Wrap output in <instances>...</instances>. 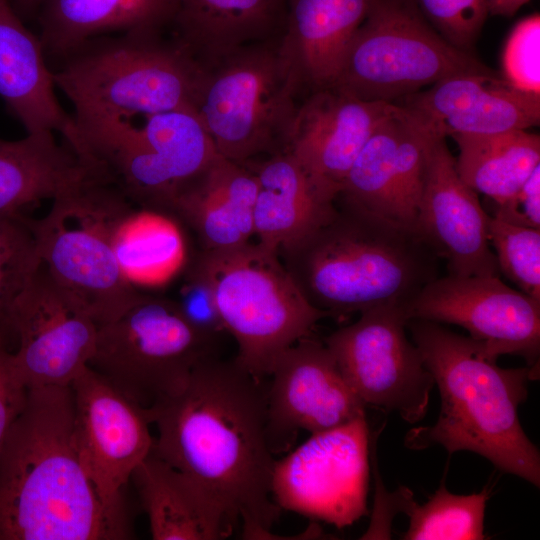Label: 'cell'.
I'll return each instance as SVG.
<instances>
[{"label": "cell", "instance_id": "cell-1", "mask_svg": "<svg viewBox=\"0 0 540 540\" xmlns=\"http://www.w3.org/2000/svg\"><path fill=\"white\" fill-rule=\"evenodd\" d=\"M266 386L236 359L213 355L180 392L146 408L158 431L152 451L208 490L244 539L271 538L281 512L271 496Z\"/></svg>", "mask_w": 540, "mask_h": 540}, {"label": "cell", "instance_id": "cell-2", "mask_svg": "<svg viewBox=\"0 0 540 540\" xmlns=\"http://www.w3.org/2000/svg\"><path fill=\"white\" fill-rule=\"evenodd\" d=\"M128 516L109 510L74 439L71 385L29 388L0 452V540H122Z\"/></svg>", "mask_w": 540, "mask_h": 540}, {"label": "cell", "instance_id": "cell-3", "mask_svg": "<svg viewBox=\"0 0 540 540\" xmlns=\"http://www.w3.org/2000/svg\"><path fill=\"white\" fill-rule=\"evenodd\" d=\"M407 327L438 386L441 405L433 425L407 432L405 446L441 445L449 455L471 451L539 487L540 453L518 418L528 382L538 374L529 366L499 367L481 343L439 323L410 319Z\"/></svg>", "mask_w": 540, "mask_h": 540}, {"label": "cell", "instance_id": "cell-4", "mask_svg": "<svg viewBox=\"0 0 540 540\" xmlns=\"http://www.w3.org/2000/svg\"><path fill=\"white\" fill-rule=\"evenodd\" d=\"M278 255L309 304L330 317L406 306L438 277L440 260L414 228L340 198Z\"/></svg>", "mask_w": 540, "mask_h": 540}, {"label": "cell", "instance_id": "cell-5", "mask_svg": "<svg viewBox=\"0 0 540 540\" xmlns=\"http://www.w3.org/2000/svg\"><path fill=\"white\" fill-rule=\"evenodd\" d=\"M60 62L54 82L73 104L75 122L194 112L202 68L162 33L95 37Z\"/></svg>", "mask_w": 540, "mask_h": 540}, {"label": "cell", "instance_id": "cell-6", "mask_svg": "<svg viewBox=\"0 0 540 540\" xmlns=\"http://www.w3.org/2000/svg\"><path fill=\"white\" fill-rule=\"evenodd\" d=\"M211 295L236 361L263 380L279 356L330 317L302 295L279 255L259 243L201 249L184 268Z\"/></svg>", "mask_w": 540, "mask_h": 540}, {"label": "cell", "instance_id": "cell-7", "mask_svg": "<svg viewBox=\"0 0 540 540\" xmlns=\"http://www.w3.org/2000/svg\"><path fill=\"white\" fill-rule=\"evenodd\" d=\"M143 118L141 125L120 119L77 124L78 155L135 206L171 216L179 192L218 153L193 111Z\"/></svg>", "mask_w": 540, "mask_h": 540}, {"label": "cell", "instance_id": "cell-8", "mask_svg": "<svg viewBox=\"0 0 540 540\" xmlns=\"http://www.w3.org/2000/svg\"><path fill=\"white\" fill-rule=\"evenodd\" d=\"M133 206L93 174L32 218L41 264L97 325L119 316L142 293L123 273L113 248L118 220Z\"/></svg>", "mask_w": 540, "mask_h": 540}, {"label": "cell", "instance_id": "cell-9", "mask_svg": "<svg viewBox=\"0 0 540 540\" xmlns=\"http://www.w3.org/2000/svg\"><path fill=\"white\" fill-rule=\"evenodd\" d=\"M201 68L193 110L217 153L244 164L283 152L301 88L279 38L245 45Z\"/></svg>", "mask_w": 540, "mask_h": 540}, {"label": "cell", "instance_id": "cell-10", "mask_svg": "<svg viewBox=\"0 0 540 540\" xmlns=\"http://www.w3.org/2000/svg\"><path fill=\"white\" fill-rule=\"evenodd\" d=\"M448 43L414 0H371L330 88L363 101L395 103L460 73H491Z\"/></svg>", "mask_w": 540, "mask_h": 540}, {"label": "cell", "instance_id": "cell-11", "mask_svg": "<svg viewBox=\"0 0 540 540\" xmlns=\"http://www.w3.org/2000/svg\"><path fill=\"white\" fill-rule=\"evenodd\" d=\"M216 338L185 318L173 299L141 293L98 325L88 367L143 408L180 392L193 369L215 355Z\"/></svg>", "mask_w": 540, "mask_h": 540}, {"label": "cell", "instance_id": "cell-12", "mask_svg": "<svg viewBox=\"0 0 540 540\" xmlns=\"http://www.w3.org/2000/svg\"><path fill=\"white\" fill-rule=\"evenodd\" d=\"M408 321L405 305L374 307L324 343L365 406L396 412L414 424L425 417L435 382L407 339Z\"/></svg>", "mask_w": 540, "mask_h": 540}, {"label": "cell", "instance_id": "cell-13", "mask_svg": "<svg viewBox=\"0 0 540 540\" xmlns=\"http://www.w3.org/2000/svg\"><path fill=\"white\" fill-rule=\"evenodd\" d=\"M369 456L366 416L313 433L275 460L272 499L281 510L350 526L368 513Z\"/></svg>", "mask_w": 540, "mask_h": 540}, {"label": "cell", "instance_id": "cell-14", "mask_svg": "<svg viewBox=\"0 0 540 540\" xmlns=\"http://www.w3.org/2000/svg\"><path fill=\"white\" fill-rule=\"evenodd\" d=\"M405 310L408 320L461 326L491 358L518 355L538 372L540 302L507 286L497 276L437 277Z\"/></svg>", "mask_w": 540, "mask_h": 540}, {"label": "cell", "instance_id": "cell-15", "mask_svg": "<svg viewBox=\"0 0 540 540\" xmlns=\"http://www.w3.org/2000/svg\"><path fill=\"white\" fill-rule=\"evenodd\" d=\"M71 388L74 439L84 469L104 505L127 516L123 489L154 445L147 409L89 367Z\"/></svg>", "mask_w": 540, "mask_h": 540}, {"label": "cell", "instance_id": "cell-16", "mask_svg": "<svg viewBox=\"0 0 540 540\" xmlns=\"http://www.w3.org/2000/svg\"><path fill=\"white\" fill-rule=\"evenodd\" d=\"M266 386L267 436L273 455L288 451L299 432L328 430L366 416L325 343L310 336L286 349Z\"/></svg>", "mask_w": 540, "mask_h": 540}, {"label": "cell", "instance_id": "cell-17", "mask_svg": "<svg viewBox=\"0 0 540 540\" xmlns=\"http://www.w3.org/2000/svg\"><path fill=\"white\" fill-rule=\"evenodd\" d=\"M97 329L40 264L13 315V358L27 388L71 385L88 367Z\"/></svg>", "mask_w": 540, "mask_h": 540}, {"label": "cell", "instance_id": "cell-18", "mask_svg": "<svg viewBox=\"0 0 540 540\" xmlns=\"http://www.w3.org/2000/svg\"><path fill=\"white\" fill-rule=\"evenodd\" d=\"M487 212L456 170L446 139L430 143L414 230L446 261L449 275L500 276Z\"/></svg>", "mask_w": 540, "mask_h": 540}, {"label": "cell", "instance_id": "cell-19", "mask_svg": "<svg viewBox=\"0 0 540 540\" xmlns=\"http://www.w3.org/2000/svg\"><path fill=\"white\" fill-rule=\"evenodd\" d=\"M432 140L395 104L356 157L337 198L414 228Z\"/></svg>", "mask_w": 540, "mask_h": 540}, {"label": "cell", "instance_id": "cell-20", "mask_svg": "<svg viewBox=\"0 0 540 540\" xmlns=\"http://www.w3.org/2000/svg\"><path fill=\"white\" fill-rule=\"evenodd\" d=\"M394 107L334 88L312 91L297 108L284 151L324 198L335 201L361 149Z\"/></svg>", "mask_w": 540, "mask_h": 540}, {"label": "cell", "instance_id": "cell-21", "mask_svg": "<svg viewBox=\"0 0 540 540\" xmlns=\"http://www.w3.org/2000/svg\"><path fill=\"white\" fill-rule=\"evenodd\" d=\"M394 104L429 137L527 130L540 121V94L491 73H460Z\"/></svg>", "mask_w": 540, "mask_h": 540}, {"label": "cell", "instance_id": "cell-22", "mask_svg": "<svg viewBox=\"0 0 540 540\" xmlns=\"http://www.w3.org/2000/svg\"><path fill=\"white\" fill-rule=\"evenodd\" d=\"M55 88L39 36L26 28L10 0H0V98L27 133L58 132L74 148L75 122Z\"/></svg>", "mask_w": 540, "mask_h": 540}, {"label": "cell", "instance_id": "cell-23", "mask_svg": "<svg viewBox=\"0 0 540 540\" xmlns=\"http://www.w3.org/2000/svg\"><path fill=\"white\" fill-rule=\"evenodd\" d=\"M255 174L217 155L177 195L171 216L189 227L201 249L239 246L254 236Z\"/></svg>", "mask_w": 540, "mask_h": 540}, {"label": "cell", "instance_id": "cell-24", "mask_svg": "<svg viewBox=\"0 0 540 540\" xmlns=\"http://www.w3.org/2000/svg\"><path fill=\"white\" fill-rule=\"evenodd\" d=\"M371 0H285L279 48L300 88H330Z\"/></svg>", "mask_w": 540, "mask_h": 540}, {"label": "cell", "instance_id": "cell-25", "mask_svg": "<svg viewBox=\"0 0 540 540\" xmlns=\"http://www.w3.org/2000/svg\"><path fill=\"white\" fill-rule=\"evenodd\" d=\"M131 480L154 540H220L238 527L208 490L152 450Z\"/></svg>", "mask_w": 540, "mask_h": 540}, {"label": "cell", "instance_id": "cell-26", "mask_svg": "<svg viewBox=\"0 0 540 540\" xmlns=\"http://www.w3.org/2000/svg\"><path fill=\"white\" fill-rule=\"evenodd\" d=\"M285 0H178L171 39L208 67L235 50L281 36Z\"/></svg>", "mask_w": 540, "mask_h": 540}, {"label": "cell", "instance_id": "cell-27", "mask_svg": "<svg viewBox=\"0 0 540 540\" xmlns=\"http://www.w3.org/2000/svg\"><path fill=\"white\" fill-rule=\"evenodd\" d=\"M257 180L254 236L260 245L276 252L320 225L334 210L335 201L324 198L305 172L283 151L244 163Z\"/></svg>", "mask_w": 540, "mask_h": 540}, {"label": "cell", "instance_id": "cell-28", "mask_svg": "<svg viewBox=\"0 0 540 540\" xmlns=\"http://www.w3.org/2000/svg\"><path fill=\"white\" fill-rule=\"evenodd\" d=\"M178 0H43L38 10L46 58L62 60L88 40L110 33H162Z\"/></svg>", "mask_w": 540, "mask_h": 540}, {"label": "cell", "instance_id": "cell-29", "mask_svg": "<svg viewBox=\"0 0 540 540\" xmlns=\"http://www.w3.org/2000/svg\"><path fill=\"white\" fill-rule=\"evenodd\" d=\"M89 168L52 132L0 138V218L22 213L41 200L52 201L82 182Z\"/></svg>", "mask_w": 540, "mask_h": 540}, {"label": "cell", "instance_id": "cell-30", "mask_svg": "<svg viewBox=\"0 0 540 540\" xmlns=\"http://www.w3.org/2000/svg\"><path fill=\"white\" fill-rule=\"evenodd\" d=\"M458 145V175L495 205L512 200L540 165V137L527 130L452 136Z\"/></svg>", "mask_w": 540, "mask_h": 540}, {"label": "cell", "instance_id": "cell-31", "mask_svg": "<svg viewBox=\"0 0 540 540\" xmlns=\"http://www.w3.org/2000/svg\"><path fill=\"white\" fill-rule=\"evenodd\" d=\"M113 248L123 273L136 287L167 283L189 259L181 224L170 215L137 206L115 225Z\"/></svg>", "mask_w": 540, "mask_h": 540}, {"label": "cell", "instance_id": "cell-32", "mask_svg": "<svg viewBox=\"0 0 540 540\" xmlns=\"http://www.w3.org/2000/svg\"><path fill=\"white\" fill-rule=\"evenodd\" d=\"M489 490L457 495L449 492L445 479L423 505L411 502L405 540H482L485 538L484 514Z\"/></svg>", "mask_w": 540, "mask_h": 540}, {"label": "cell", "instance_id": "cell-33", "mask_svg": "<svg viewBox=\"0 0 540 540\" xmlns=\"http://www.w3.org/2000/svg\"><path fill=\"white\" fill-rule=\"evenodd\" d=\"M40 264L32 218L22 213L0 218V341L11 350L16 305Z\"/></svg>", "mask_w": 540, "mask_h": 540}, {"label": "cell", "instance_id": "cell-34", "mask_svg": "<svg viewBox=\"0 0 540 540\" xmlns=\"http://www.w3.org/2000/svg\"><path fill=\"white\" fill-rule=\"evenodd\" d=\"M487 230L500 273L540 302V229L488 215Z\"/></svg>", "mask_w": 540, "mask_h": 540}, {"label": "cell", "instance_id": "cell-35", "mask_svg": "<svg viewBox=\"0 0 540 540\" xmlns=\"http://www.w3.org/2000/svg\"><path fill=\"white\" fill-rule=\"evenodd\" d=\"M427 22L454 47L472 52L489 15L486 0H414Z\"/></svg>", "mask_w": 540, "mask_h": 540}, {"label": "cell", "instance_id": "cell-36", "mask_svg": "<svg viewBox=\"0 0 540 540\" xmlns=\"http://www.w3.org/2000/svg\"><path fill=\"white\" fill-rule=\"evenodd\" d=\"M540 17L533 14L512 29L502 56L503 77L523 91L540 94Z\"/></svg>", "mask_w": 540, "mask_h": 540}, {"label": "cell", "instance_id": "cell-37", "mask_svg": "<svg viewBox=\"0 0 540 540\" xmlns=\"http://www.w3.org/2000/svg\"><path fill=\"white\" fill-rule=\"evenodd\" d=\"M27 394L28 388L17 372L13 351L0 341V452L25 405Z\"/></svg>", "mask_w": 540, "mask_h": 540}, {"label": "cell", "instance_id": "cell-38", "mask_svg": "<svg viewBox=\"0 0 540 540\" xmlns=\"http://www.w3.org/2000/svg\"><path fill=\"white\" fill-rule=\"evenodd\" d=\"M175 301L185 318L201 333L216 338L225 331L210 293L197 279L186 274Z\"/></svg>", "mask_w": 540, "mask_h": 540}, {"label": "cell", "instance_id": "cell-39", "mask_svg": "<svg viewBox=\"0 0 540 540\" xmlns=\"http://www.w3.org/2000/svg\"><path fill=\"white\" fill-rule=\"evenodd\" d=\"M493 216L506 222L540 229V165L512 200L496 205Z\"/></svg>", "mask_w": 540, "mask_h": 540}, {"label": "cell", "instance_id": "cell-40", "mask_svg": "<svg viewBox=\"0 0 540 540\" xmlns=\"http://www.w3.org/2000/svg\"><path fill=\"white\" fill-rule=\"evenodd\" d=\"M530 0H486L489 15L512 16Z\"/></svg>", "mask_w": 540, "mask_h": 540}, {"label": "cell", "instance_id": "cell-41", "mask_svg": "<svg viewBox=\"0 0 540 540\" xmlns=\"http://www.w3.org/2000/svg\"><path fill=\"white\" fill-rule=\"evenodd\" d=\"M43 0H12V5L17 13L23 15H30L34 12H38Z\"/></svg>", "mask_w": 540, "mask_h": 540}]
</instances>
